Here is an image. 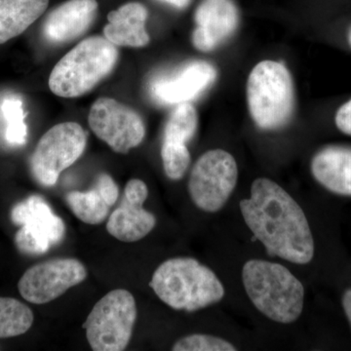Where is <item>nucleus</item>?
I'll list each match as a JSON object with an SVG mask.
<instances>
[{"mask_svg":"<svg viewBox=\"0 0 351 351\" xmlns=\"http://www.w3.org/2000/svg\"><path fill=\"white\" fill-rule=\"evenodd\" d=\"M86 144V131L80 124H57L44 134L32 154V175L43 186H54L60 174L82 156Z\"/></svg>","mask_w":351,"mask_h":351,"instance_id":"6e6552de","label":"nucleus"},{"mask_svg":"<svg viewBox=\"0 0 351 351\" xmlns=\"http://www.w3.org/2000/svg\"><path fill=\"white\" fill-rule=\"evenodd\" d=\"M49 0H0V44L7 43L36 22Z\"/></svg>","mask_w":351,"mask_h":351,"instance_id":"a211bd4d","label":"nucleus"},{"mask_svg":"<svg viewBox=\"0 0 351 351\" xmlns=\"http://www.w3.org/2000/svg\"><path fill=\"white\" fill-rule=\"evenodd\" d=\"M98 11L96 0H69L48 15L43 34L53 43L80 38L94 22Z\"/></svg>","mask_w":351,"mask_h":351,"instance_id":"4468645a","label":"nucleus"},{"mask_svg":"<svg viewBox=\"0 0 351 351\" xmlns=\"http://www.w3.org/2000/svg\"><path fill=\"white\" fill-rule=\"evenodd\" d=\"M311 174L335 195L351 196V147L328 145L311 159Z\"/></svg>","mask_w":351,"mask_h":351,"instance_id":"2eb2a0df","label":"nucleus"},{"mask_svg":"<svg viewBox=\"0 0 351 351\" xmlns=\"http://www.w3.org/2000/svg\"><path fill=\"white\" fill-rule=\"evenodd\" d=\"M239 207L249 230L269 256L297 265L311 262L314 240L306 214L277 182L255 180L250 198L240 201Z\"/></svg>","mask_w":351,"mask_h":351,"instance_id":"f257e3e1","label":"nucleus"},{"mask_svg":"<svg viewBox=\"0 0 351 351\" xmlns=\"http://www.w3.org/2000/svg\"><path fill=\"white\" fill-rule=\"evenodd\" d=\"M217 71L205 61H193L171 73L156 76L149 91L162 105L189 103L199 96L216 80Z\"/></svg>","mask_w":351,"mask_h":351,"instance_id":"f8f14e48","label":"nucleus"},{"mask_svg":"<svg viewBox=\"0 0 351 351\" xmlns=\"http://www.w3.org/2000/svg\"><path fill=\"white\" fill-rule=\"evenodd\" d=\"M2 113L6 120L5 138L11 145L25 144L27 128L25 123V113L20 99L8 98L2 104Z\"/></svg>","mask_w":351,"mask_h":351,"instance_id":"4be33fe9","label":"nucleus"},{"mask_svg":"<svg viewBox=\"0 0 351 351\" xmlns=\"http://www.w3.org/2000/svg\"><path fill=\"white\" fill-rule=\"evenodd\" d=\"M156 226V218L142 204L129 202L123 197L110 215L107 223L108 232L119 241L131 243L145 239Z\"/></svg>","mask_w":351,"mask_h":351,"instance_id":"f3484780","label":"nucleus"},{"mask_svg":"<svg viewBox=\"0 0 351 351\" xmlns=\"http://www.w3.org/2000/svg\"><path fill=\"white\" fill-rule=\"evenodd\" d=\"M348 43H350V45L351 47V27H350V31H348Z\"/></svg>","mask_w":351,"mask_h":351,"instance_id":"c756f323","label":"nucleus"},{"mask_svg":"<svg viewBox=\"0 0 351 351\" xmlns=\"http://www.w3.org/2000/svg\"><path fill=\"white\" fill-rule=\"evenodd\" d=\"M11 219L22 226L16 233L15 243L25 254L41 255L63 241L66 226L63 219L53 213L41 196L32 195L15 205Z\"/></svg>","mask_w":351,"mask_h":351,"instance_id":"1a4fd4ad","label":"nucleus"},{"mask_svg":"<svg viewBox=\"0 0 351 351\" xmlns=\"http://www.w3.org/2000/svg\"><path fill=\"white\" fill-rule=\"evenodd\" d=\"M245 291L256 308L270 320L291 324L304 311V288L280 263L250 260L242 269Z\"/></svg>","mask_w":351,"mask_h":351,"instance_id":"7ed1b4c3","label":"nucleus"},{"mask_svg":"<svg viewBox=\"0 0 351 351\" xmlns=\"http://www.w3.org/2000/svg\"><path fill=\"white\" fill-rule=\"evenodd\" d=\"M137 314V304L129 291L117 289L104 295L83 324L92 350H125L130 343Z\"/></svg>","mask_w":351,"mask_h":351,"instance_id":"423d86ee","label":"nucleus"},{"mask_svg":"<svg viewBox=\"0 0 351 351\" xmlns=\"http://www.w3.org/2000/svg\"><path fill=\"white\" fill-rule=\"evenodd\" d=\"M193 45L202 52L216 49L237 31L239 12L232 0H203L196 9Z\"/></svg>","mask_w":351,"mask_h":351,"instance_id":"ddd939ff","label":"nucleus"},{"mask_svg":"<svg viewBox=\"0 0 351 351\" xmlns=\"http://www.w3.org/2000/svg\"><path fill=\"white\" fill-rule=\"evenodd\" d=\"M149 287L175 311L195 313L221 302L226 291L216 274L193 258H173L159 265Z\"/></svg>","mask_w":351,"mask_h":351,"instance_id":"f03ea898","label":"nucleus"},{"mask_svg":"<svg viewBox=\"0 0 351 351\" xmlns=\"http://www.w3.org/2000/svg\"><path fill=\"white\" fill-rule=\"evenodd\" d=\"M96 186L100 189L101 195L107 201L108 206L112 207L119 199V186L108 174H101L97 179Z\"/></svg>","mask_w":351,"mask_h":351,"instance_id":"a878e982","label":"nucleus"},{"mask_svg":"<svg viewBox=\"0 0 351 351\" xmlns=\"http://www.w3.org/2000/svg\"><path fill=\"white\" fill-rule=\"evenodd\" d=\"M239 180L237 160L223 149H212L196 161L189 180V193L198 209L217 213L230 199Z\"/></svg>","mask_w":351,"mask_h":351,"instance_id":"0eeeda50","label":"nucleus"},{"mask_svg":"<svg viewBox=\"0 0 351 351\" xmlns=\"http://www.w3.org/2000/svg\"><path fill=\"white\" fill-rule=\"evenodd\" d=\"M119 50L106 38L92 36L73 48L53 69L51 91L62 98H76L91 91L117 64Z\"/></svg>","mask_w":351,"mask_h":351,"instance_id":"20e7f679","label":"nucleus"},{"mask_svg":"<svg viewBox=\"0 0 351 351\" xmlns=\"http://www.w3.org/2000/svg\"><path fill=\"white\" fill-rule=\"evenodd\" d=\"M335 123L341 133L351 136V99L339 108Z\"/></svg>","mask_w":351,"mask_h":351,"instance_id":"bb28decb","label":"nucleus"},{"mask_svg":"<svg viewBox=\"0 0 351 351\" xmlns=\"http://www.w3.org/2000/svg\"><path fill=\"white\" fill-rule=\"evenodd\" d=\"M88 122L95 135L119 154H128L143 142L145 136L142 117L135 110L110 98L95 101Z\"/></svg>","mask_w":351,"mask_h":351,"instance_id":"9b49d317","label":"nucleus"},{"mask_svg":"<svg viewBox=\"0 0 351 351\" xmlns=\"http://www.w3.org/2000/svg\"><path fill=\"white\" fill-rule=\"evenodd\" d=\"M147 196H149V189L144 182L133 179L127 182L123 197L129 202L144 205Z\"/></svg>","mask_w":351,"mask_h":351,"instance_id":"393cba45","label":"nucleus"},{"mask_svg":"<svg viewBox=\"0 0 351 351\" xmlns=\"http://www.w3.org/2000/svg\"><path fill=\"white\" fill-rule=\"evenodd\" d=\"M162 1L172 4V5L178 7V8H184V7L189 5L191 0H162Z\"/></svg>","mask_w":351,"mask_h":351,"instance_id":"c85d7f7f","label":"nucleus"},{"mask_svg":"<svg viewBox=\"0 0 351 351\" xmlns=\"http://www.w3.org/2000/svg\"><path fill=\"white\" fill-rule=\"evenodd\" d=\"M34 313L12 298L0 297V338H13L31 329Z\"/></svg>","mask_w":351,"mask_h":351,"instance_id":"aec40b11","label":"nucleus"},{"mask_svg":"<svg viewBox=\"0 0 351 351\" xmlns=\"http://www.w3.org/2000/svg\"><path fill=\"white\" fill-rule=\"evenodd\" d=\"M247 103L258 128L276 131L294 114V82L288 69L276 61H263L252 69L247 82Z\"/></svg>","mask_w":351,"mask_h":351,"instance_id":"39448f33","label":"nucleus"},{"mask_svg":"<svg viewBox=\"0 0 351 351\" xmlns=\"http://www.w3.org/2000/svg\"><path fill=\"white\" fill-rule=\"evenodd\" d=\"M147 9L142 3L130 2L108 13V24L104 29L106 38L117 46L144 47L149 43L145 29Z\"/></svg>","mask_w":351,"mask_h":351,"instance_id":"dca6fc26","label":"nucleus"},{"mask_svg":"<svg viewBox=\"0 0 351 351\" xmlns=\"http://www.w3.org/2000/svg\"><path fill=\"white\" fill-rule=\"evenodd\" d=\"M87 269L76 258H59L29 267L21 277L18 289L25 301L47 304L86 279Z\"/></svg>","mask_w":351,"mask_h":351,"instance_id":"9d476101","label":"nucleus"},{"mask_svg":"<svg viewBox=\"0 0 351 351\" xmlns=\"http://www.w3.org/2000/svg\"><path fill=\"white\" fill-rule=\"evenodd\" d=\"M197 124L195 108L189 103L179 104L166 122L163 142L186 145L195 136Z\"/></svg>","mask_w":351,"mask_h":351,"instance_id":"412c9836","label":"nucleus"},{"mask_svg":"<svg viewBox=\"0 0 351 351\" xmlns=\"http://www.w3.org/2000/svg\"><path fill=\"white\" fill-rule=\"evenodd\" d=\"M165 174L173 181L182 179L191 164V157L186 145L163 142L161 147Z\"/></svg>","mask_w":351,"mask_h":351,"instance_id":"5701e85b","label":"nucleus"},{"mask_svg":"<svg viewBox=\"0 0 351 351\" xmlns=\"http://www.w3.org/2000/svg\"><path fill=\"white\" fill-rule=\"evenodd\" d=\"M341 302H343V311H345L346 317H348V322H350L351 327V288L348 289V290L343 293Z\"/></svg>","mask_w":351,"mask_h":351,"instance_id":"cd10ccee","label":"nucleus"},{"mask_svg":"<svg viewBox=\"0 0 351 351\" xmlns=\"http://www.w3.org/2000/svg\"><path fill=\"white\" fill-rule=\"evenodd\" d=\"M66 201L76 218L88 225H100L110 212V207L96 184L88 191L69 193Z\"/></svg>","mask_w":351,"mask_h":351,"instance_id":"6ab92c4d","label":"nucleus"},{"mask_svg":"<svg viewBox=\"0 0 351 351\" xmlns=\"http://www.w3.org/2000/svg\"><path fill=\"white\" fill-rule=\"evenodd\" d=\"M173 351H235L237 348L230 341L213 335L193 334L178 339Z\"/></svg>","mask_w":351,"mask_h":351,"instance_id":"b1692460","label":"nucleus"}]
</instances>
